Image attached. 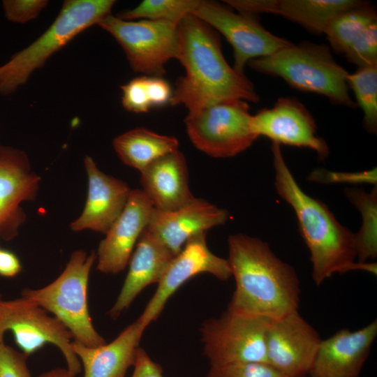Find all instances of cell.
I'll use <instances>...</instances> for the list:
<instances>
[{"mask_svg":"<svg viewBox=\"0 0 377 377\" xmlns=\"http://www.w3.org/2000/svg\"><path fill=\"white\" fill-rule=\"evenodd\" d=\"M121 103L128 111L135 113L147 112L152 108L148 84V76L133 78L121 86Z\"/></svg>","mask_w":377,"mask_h":377,"instance_id":"30","label":"cell"},{"mask_svg":"<svg viewBox=\"0 0 377 377\" xmlns=\"http://www.w3.org/2000/svg\"><path fill=\"white\" fill-rule=\"evenodd\" d=\"M22 269L20 262L12 252L0 249V275L5 277H13Z\"/></svg>","mask_w":377,"mask_h":377,"instance_id":"37","label":"cell"},{"mask_svg":"<svg viewBox=\"0 0 377 377\" xmlns=\"http://www.w3.org/2000/svg\"><path fill=\"white\" fill-rule=\"evenodd\" d=\"M229 217L226 209L194 198L175 211L163 212L154 207L146 229L175 256L191 238L224 224Z\"/></svg>","mask_w":377,"mask_h":377,"instance_id":"16","label":"cell"},{"mask_svg":"<svg viewBox=\"0 0 377 377\" xmlns=\"http://www.w3.org/2000/svg\"><path fill=\"white\" fill-rule=\"evenodd\" d=\"M363 2L358 0H272L271 14L281 15L313 34H323L339 13Z\"/></svg>","mask_w":377,"mask_h":377,"instance_id":"24","label":"cell"},{"mask_svg":"<svg viewBox=\"0 0 377 377\" xmlns=\"http://www.w3.org/2000/svg\"><path fill=\"white\" fill-rule=\"evenodd\" d=\"M206 377H288L264 362H244L211 367Z\"/></svg>","mask_w":377,"mask_h":377,"instance_id":"31","label":"cell"},{"mask_svg":"<svg viewBox=\"0 0 377 377\" xmlns=\"http://www.w3.org/2000/svg\"><path fill=\"white\" fill-rule=\"evenodd\" d=\"M96 259L94 251L89 254L83 250L75 251L53 282L40 289L22 291V297L53 313L68 330L73 341L88 347L106 343L93 325L88 306V282Z\"/></svg>","mask_w":377,"mask_h":377,"instance_id":"6","label":"cell"},{"mask_svg":"<svg viewBox=\"0 0 377 377\" xmlns=\"http://www.w3.org/2000/svg\"><path fill=\"white\" fill-rule=\"evenodd\" d=\"M131 377H163L161 367L154 362L145 350L138 348Z\"/></svg>","mask_w":377,"mask_h":377,"instance_id":"35","label":"cell"},{"mask_svg":"<svg viewBox=\"0 0 377 377\" xmlns=\"http://www.w3.org/2000/svg\"><path fill=\"white\" fill-rule=\"evenodd\" d=\"M321 340L297 311L270 320L265 337L267 362L288 377H304Z\"/></svg>","mask_w":377,"mask_h":377,"instance_id":"13","label":"cell"},{"mask_svg":"<svg viewBox=\"0 0 377 377\" xmlns=\"http://www.w3.org/2000/svg\"><path fill=\"white\" fill-rule=\"evenodd\" d=\"M251 128L258 137L265 136L272 143L311 149L320 159L329 155L325 141L316 135L313 117L295 98H279L272 108L259 110L252 116Z\"/></svg>","mask_w":377,"mask_h":377,"instance_id":"14","label":"cell"},{"mask_svg":"<svg viewBox=\"0 0 377 377\" xmlns=\"http://www.w3.org/2000/svg\"><path fill=\"white\" fill-rule=\"evenodd\" d=\"M246 101L230 100L188 112L184 122L192 144L214 158L234 156L258 138Z\"/></svg>","mask_w":377,"mask_h":377,"instance_id":"7","label":"cell"},{"mask_svg":"<svg viewBox=\"0 0 377 377\" xmlns=\"http://www.w3.org/2000/svg\"><path fill=\"white\" fill-rule=\"evenodd\" d=\"M148 84L153 108L170 103L172 91L165 80L161 77L148 76Z\"/></svg>","mask_w":377,"mask_h":377,"instance_id":"36","label":"cell"},{"mask_svg":"<svg viewBox=\"0 0 377 377\" xmlns=\"http://www.w3.org/2000/svg\"><path fill=\"white\" fill-rule=\"evenodd\" d=\"M38 377H75L68 369L54 368L41 374Z\"/></svg>","mask_w":377,"mask_h":377,"instance_id":"38","label":"cell"},{"mask_svg":"<svg viewBox=\"0 0 377 377\" xmlns=\"http://www.w3.org/2000/svg\"><path fill=\"white\" fill-rule=\"evenodd\" d=\"M113 0H66L48 29L0 66V94L8 95L25 84L34 71L84 30L110 14Z\"/></svg>","mask_w":377,"mask_h":377,"instance_id":"5","label":"cell"},{"mask_svg":"<svg viewBox=\"0 0 377 377\" xmlns=\"http://www.w3.org/2000/svg\"><path fill=\"white\" fill-rule=\"evenodd\" d=\"M39 182L24 151L0 145V232L8 222L20 223V205L35 198Z\"/></svg>","mask_w":377,"mask_h":377,"instance_id":"22","label":"cell"},{"mask_svg":"<svg viewBox=\"0 0 377 377\" xmlns=\"http://www.w3.org/2000/svg\"><path fill=\"white\" fill-rule=\"evenodd\" d=\"M377 21L376 9L363 2L346 10L330 22L325 34L332 50L344 54L350 44L371 24Z\"/></svg>","mask_w":377,"mask_h":377,"instance_id":"26","label":"cell"},{"mask_svg":"<svg viewBox=\"0 0 377 377\" xmlns=\"http://www.w3.org/2000/svg\"><path fill=\"white\" fill-rule=\"evenodd\" d=\"M343 54L358 68L377 64V21L367 27Z\"/></svg>","mask_w":377,"mask_h":377,"instance_id":"29","label":"cell"},{"mask_svg":"<svg viewBox=\"0 0 377 377\" xmlns=\"http://www.w3.org/2000/svg\"><path fill=\"white\" fill-rule=\"evenodd\" d=\"M153 209L151 202L142 189H131L124 210L98 245V271L117 274L126 268Z\"/></svg>","mask_w":377,"mask_h":377,"instance_id":"15","label":"cell"},{"mask_svg":"<svg viewBox=\"0 0 377 377\" xmlns=\"http://www.w3.org/2000/svg\"><path fill=\"white\" fill-rule=\"evenodd\" d=\"M179 32L177 59L186 74L176 82L171 105L192 112L230 100L259 101L252 82L226 61L214 29L190 14L179 22Z\"/></svg>","mask_w":377,"mask_h":377,"instance_id":"1","label":"cell"},{"mask_svg":"<svg viewBox=\"0 0 377 377\" xmlns=\"http://www.w3.org/2000/svg\"><path fill=\"white\" fill-rule=\"evenodd\" d=\"M345 194L361 214L362 226L354 239L357 258L365 263L377 256V190L346 188Z\"/></svg>","mask_w":377,"mask_h":377,"instance_id":"25","label":"cell"},{"mask_svg":"<svg viewBox=\"0 0 377 377\" xmlns=\"http://www.w3.org/2000/svg\"><path fill=\"white\" fill-rule=\"evenodd\" d=\"M309 179L319 183L376 184V168L356 172H332L316 170L309 176Z\"/></svg>","mask_w":377,"mask_h":377,"instance_id":"34","label":"cell"},{"mask_svg":"<svg viewBox=\"0 0 377 377\" xmlns=\"http://www.w3.org/2000/svg\"><path fill=\"white\" fill-rule=\"evenodd\" d=\"M145 329L138 318L109 343L88 347L73 341V350L84 369L83 377H125L128 368L135 363Z\"/></svg>","mask_w":377,"mask_h":377,"instance_id":"21","label":"cell"},{"mask_svg":"<svg viewBox=\"0 0 377 377\" xmlns=\"http://www.w3.org/2000/svg\"><path fill=\"white\" fill-rule=\"evenodd\" d=\"M193 15L226 38L233 49V68L242 73L249 61L293 44L265 29L255 15L235 13L217 2L200 1Z\"/></svg>","mask_w":377,"mask_h":377,"instance_id":"11","label":"cell"},{"mask_svg":"<svg viewBox=\"0 0 377 377\" xmlns=\"http://www.w3.org/2000/svg\"><path fill=\"white\" fill-rule=\"evenodd\" d=\"M228 245V260L235 280L228 309L271 320L297 311L300 281L292 266L256 237L232 235Z\"/></svg>","mask_w":377,"mask_h":377,"instance_id":"2","label":"cell"},{"mask_svg":"<svg viewBox=\"0 0 377 377\" xmlns=\"http://www.w3.org/2000/svg\"><path fill=\"white\" fill-rule=\"evenodd\" d=\"M8 330L13 333L16 344L27 357L50 343L59 348L67 369L74 376L80 373L82 364L73 350L70 332L35 302L24 297L0 300V336Z\"/></svg>","mask_w":377,"mask_h":377,"instance_id":"10","label":"cell"},{"mask_svg":"<svg viewBox=\"0 0 377 377\" xmlns=\"http://www.w3.org/2000/svg\"><path fill=\"white\" fill-rule=\"evenodd\" d=\"M179 24L149 20H124L109 14L97 25L121 46L135 72L161 77L165 73L166 63L178 59Z\"/></svg>","mask_w":377,"mask_h":377,"instance_id":"8","label":"cell"},{"mask_svg":"<svg viewBox=\"0 0 377 377\" xmlns=\"http://www.w3.org/2000/svg\"><path fill=\"white\" fill-rule=\"evenodd\" d=\"M270 320L228 309L220 317L207 320L200 332L211 367L267 363L265 337Z\"/></svg>","mask_w":377,"mask_h":377,"instance_id":"9","label":"cell"},{"mask_svg":"<svg viewBox=\"0 0 377 377\" xmlns=\"http://www.w3.org/2000/svg\"><path fill=\"white\" fill-rule=\"evenodd\" d=\"M27 356L15 350L0 336V377H34L27 364Z\"/></svg>","mask_w":377,"mask_h":377,"instance_id":"32","label":"cell"},{"mask_svg":"<svg viewBox=\"0 0 377 377\" xmlns=\"http://www.w3.org/2000/svg\"><path fill=\"white\" fill-rule=\"evenodd\" d=\"M140 174L142 190L158 210H177L195 198L189 187L186 161L179 149L157 158Z\"/></svg>","mask_w":377,"mask_h":377,"instance_id":"19","label":"cell"},{"mask_svg":"<svg viewBox=\"0 0 377 377\" xmlns=\"http://www.w3.org/2000/svg\"><path fill=\"white\" fill-rule=\"evenodd\" d=\"M274 186L277 193L293 209L301 235L311 254L312 278L320 286L334 273L363 270L376 274V263H355L354 234L341 226L325 204L300 188L280 148L272 143Z\"/></svg>","mask_w":377,"mask_h":377,"instance_id":"3","label":"cell"},{"mask_svg":"<svg viewBox=\"0 0 377 377\" xmlns=\"http://www.w3.org/2000/svg\"><path fill=\"white\" fill-rule=\"evenodd\" d=\"M202 273L221 281L232 276L228 259L213 253L206 241V233L191 238L170 262L158 287L138 318L147 327L161 313L169 298L188 280Z\"/></svg>","mask_w":377,"mask_h":377,"instance_id":"12","label":"cell"},{"mask_svg":"<svg viewBox=\"0 0 377 377\" xmlns=\"http://www.w3.org/2000/svg\"><path fill=\"white\" fill-rule=\"evenodd\" d=\"M256 71L283 79L298 90L326 96L331 103L356 108L348 93L349 73L324 44L302 42L249 61Z\"/></svg>","mask_w":377,"mask_h":377,"instance_id":"4","label":"cell"},{"mask_svg":"<svg viewBox=\"0 0 377 377\" xmlns=\"http://www.w3.org/2000/svg\"><path fill=\"white\" fill-rule=\"evenodd\" d=\"M1 300V296H0V300Z\"/></svg>","mask_w":377,"mask_h":377,"instance_id":"39","label":"cell"},{"mask_svg":"<svg viewBox=\"0 0 377 377\" xmlns=\"http://www.w3.org/2000/svg\"><path fill=\"white\" fill-rule=\"evenodd\" d=\"M377 335V321L360 330L342 329L321 340L309 377H358Z\"/></svg>","mask_w":377,"mask_h":377,"instance_id":"17","label":"cell"},{"mask_svg":"<svg viewBox=\"0 0 377 377\" xmlns=\"http://www.w3.org/2000/svg\"><path fill=\"white\" fill-rule=\"evenodd\" d=\"M200 0H145L133 9L116 16L124 20L136 19L179 23L193 14Z\"/></svg>","mask_w":377,"mask_h":377,"instance_id":"28","label":"cell"},{"mask_svg":"<svg viewBox=\"0 0 377 377\" xmlns=\"http://www.w3.org/2000/svg\"><path fill=\"white\" fill-rule=\"evenodd\" d=\"M175 255L146 228L129 260L128 274L116 302L108 311L116 318L147 286L158 283Z\"/></svg>","mask_w":377,"mask_h":377,"instance_id":"20","label":"cell"},{"mask_svg":"<svg viewBox=\"0 0 377 377\" xmlns=\"http://www.w3.org/2000/svg\"><path fill=\"white\" fill-rule=\"evenodd\" d=\"M348 85L353 89L357 106L363 112V124L373 134L377 131V64L358 68L349 74Z\"/></svg>","mask_w":377,"mask_h":377,"instance_id":"27","label":"cell"},{"mask_svg":"<svg viewBox=\"0 0 377 377\" xmlns=\"http://www.w3.org/2000/svg\"><path fill=\"white\" fill-rule=\"evenodd\" d=\"M84 162L88 177L87 198L81 215L71 223V228L105 234L124 210L131 189L125 182L99 170L91 157L86 156Z\"/></svg>","mask_w":377,"mask_h":377,"instance_id":"18","label":"cell"},{"mask_svg":"<svg viewBox=\"0 0 377 377\" xmlns=\"http://www.w3.org/2000/svg\"><path fill=\"white\" fill-rule=\"evenodd\" d=\"M47 3L46 0H3L2 5L8 20L24 24L36 18Z\"/></svg>","mask_w":377,"mask_h":377,"instance_id":"33","label":"cell"},{"mask_svg":"<svg viewBox=\"0 0 377 377\" xmlns=\"http://www.w3.org/2000/svg\"><path fill=\"white\" fill-rule=\"evenodd\" d=\"M113 147L121 161L140 172L157 158L178 149L173 136L161 135L145 128H136L117 137Z\"/></svg>","mask_w":377,"mask_h":377,"instance_id":"23","label":"cell"}]
</instances>
